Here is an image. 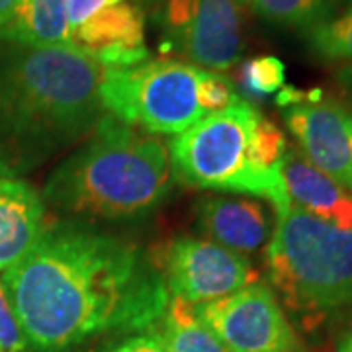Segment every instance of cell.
Listing matches in <instances>:
<instances>
[{"instance_id":"obj_1","label":"cell","mask_w":352,"mask_h":352,"mask_svg":"<svg viewBox=\"0 0 352 352\" xmlns=\"http://www.w3.org/2000/svg\"><path fill=\"white\" fill-rule=\"evenodd\" d=\"M0 282L39 352L67 351L110 329H149L170 300L161 268L139 247L73 223L45 226Z\"/></svg>"},{"instance_id":"obj_2","label":"cell","mask_w":352,"mask_h":352,"mask_svg":"<svg viewBox=\"0 0 352 352\" xmlns=\"http://www.w3.org/2000/svg\"><path fill=\"white\" fill-rule=\"evenodd\" d=\"M102 76L85 53L0 39V176L36 170L90 138L108 116Z\"/></svg>"},{"instance_id":"obj_3","label":"cell","mask_w":352,"mask_h":352,"mask_svg":"<svg viewBox=\"0 0 352 352\" xmlns=\"http://www.w3.org/2000/svg\"><path fill=\"white\" fill-rule=\"evenodd\" d=\"M168 147L106 116L43 188L51 208L71 215L126 219L151 212L170 190Z\"/></svg>"},{"instance_id":"obj_4","label":"cell","mask_w":352,"mask_h":352,"mask_svg":"<svg viewBox=\"0 0 352 352\" xmlns=\"http://www.w3.org/2000/svg\"><path fill=\"white\" fill-rule=\"evenodd\" d=\"M286 151V135L239 96L223 112L210 113L175 135L168 145L178 182L263 198L274 206L276 215L294 206L280 173Z\"/></svg>"},{"instance_id":"obj_5","label":"cell","mask_w":352,"mask_h":352,"mask_svg":"<svg viewBox=\"0 0 352 352\" xmlns=\"http://www.w3.org/2000/svg\"><path fill=\"white\" fill-rule=\"evenodd\" d=\"M266 268L292 309L325 315L352 307V229L289 206L278 214Z\"/></svg>"},{"instance_id":"obj_6","label":"cell","mask_w":352,"mask_h":352,"mask_svg":"<svg viewBox=\"0 0 352 352\" xmlns=\"http://www.w3.org/2000/svg\"><path fill=\"white\" fill-rule=\"evenodd\" d=\"M204 69L161 59L131 67H104L100 98L108 116L149 133L178 135L198 124Z\"/></svg>"},{"instance_id":"obj_7","label":"cell","mask_w":352,"mask_h":352,"mask_svg":"<svg viewBox=\"0 0 352 352\" xmlns=\"http://www.w3.org/2000/svg\"><path fill=\"white\" fill-rule=\"evenodd\" d=\"M196 314L227 352H303L274 292L264 284L196 305Z\"/></svg>"},{"instance_id":"obj_8","label":"cell","mask_w":352,"mask_h":352,"mask_svg":"<svg viewBox=\"0 0 352 352\" xmlns=\"http://www.w3.org/2000/svg\"><path fill=\"white\" fill-rule=\"evenodd\" d=\"M161 272L168 294L194 305L223 300L258 278L245 256L196 237L176 239L164 252Z\"/></svg>"},{"instance_id":"obj_9","label":"cell","mask_w":352,"mask_h":352,"mask_svg":"<svg viewBox=\"0 0 352 352\" xmlns=\"http://www.w3.org/2000/svg\"><path fill=\"white\" fill-rule=\"evenodd\" d=\"M286 126L309 163L352 194V112L321 90L284 108Z\"/></svg>"},{"instance_id":"obj_10","label":"cell","mask_w":352,"mask_h":352,"mask_svg":"<svg viewBox=\"0 0 352 352\" xmlns=\"http://www.w3.org/2000/svg\"><path fill=\"white\" fill-rule=\"evenodd\" d=\"M71 50L102 67H131L147 61L145 14L138 4L118 0L71 30Z\"/></svg>"},{"instance_id":"obj_11","label":"cell","mask_w":352,"mask_h":352,"mask_svg":"<svg viewBox=\"0 0 352 352\" xmlns=\"http://www.w3.org/2000/svg\"><path fill=\"white\" fill-rule=\"evenodd\" d=\"M168 45L214 71L233 67L243 47L239 4L235 0H198L188 22L170 36Z\"/></svg>"},{"instance_id":"obj_12","label":"cell","mask_w":352,"mask_h":352,"mask_svg":"<svg viewBox=\"0 0 352 352\" xmlns=\"http://www.w3.org/2000/svg\"><path fill=\"white\" fill-rule=\"evenodd\" d=\"M196 223L208 241L241 256L256 252L270 237V217L252 198H206L196 208Z\"/></svg>"},{"instance_id":"obj_13","label":"cell","mask_w":352,"mask_h":352,"mask_svg":"<svg viewBox=\"0 0 352 352\" xmlns=\"http://www.w3.org/2000/svg\"><path fill=\"white\" fill-rule=\"evenodd\" d=\"M280 173L294 206L298 204L303 212L340 229H352L351 192L314 166L298 149L286 151Z\"/></svg>"},{"instance_id":"obj_14","label":"cell","mask_w":352,"mask_h":352,"mask_svg":"<svg viewBox=\"0 0 352 352\" xmlns=\"http://www.w3.org/2000/svg\"><path fill=\"white\" fill-rule=\"evenodd\" d=\"M45 206L24 180L0 176V272L24 258L45 229Z\"/></svg>"},{"instance_id":"obj_15","label":"cell","mask_w":352,"mask_h":352,"mask_svg":"<svg viewBox=\"0 0 352 352\" xmlns=\"http://www.w3.org/2000/svg\"><path fill=\"white\" fill-rule=\"evenodd\" d=\"M0 39L32 47L71 50L67 0H20L10 20L0 28Z\"/></svg>"},{"instance_id":"obj_16","label":"cell","mask_w":352,"mask_h":352,"mask_svg":"<svg viewBox=\"0 0 352 352\" xmlns=\"http://www.w3.org/2000/svg\"><path fill=\"white\" fill-rule=\"evenodd\" d=\"M159 333L166 352H227L210 327L201 323L194 303L170 296L166 311L159 319Z\"/></svg>"},{"instance_id":"obj_17","label":"cell","mask_w":352,"mask_h":352,"mask_svg":"<svg viewBox=\"0 0 352 352\" xmlns=\"http://www.w3.org/2000/svg\"><path fill=\"white\" fill-rule=\"evenodd\" d=\"M305 41L319 59L352 65V2L342 12L305 30Z\"/></svg>"},{"instance_id":"obj_18","label":"cell","mask_w":352,"mask_h":352,"mask_svg":"<svg viewBox=\"0 0 352 352\" xmlns=\"http://www.w3.org/2000/svg\"><path fill=\"white\" fill-rule=\"evenodd\" d=\"M251 4L266 22L305 32L333 16L337 0H251Z\"/></svg>"},{"instance_id":"obj_19","label":"cell","mask_w":352,"mask_h":352,"mask_svg":"<svg viewBox=\"0 0 352 352\" xmlns=\"http://www.w3.org/2000/svg\"><path fill=\"white\" fill-rule=\"evenodd\" d=\"M286 65L274 55L254 57L241 65L239 87L249 98H266L284 87Z\"/></svg>"},{"instance_id":"obj_20","label":"cell","mask_w":352,"mask_h":352,"mask_svg":"<svg viewBox=\"0 0 352 352\" xmlns=\"http://www.w3.org/2000/svg\"><path fill=\"white\" fill-rule=\"evenodd\" d=\"M237 98L231 82L223 76L206 71L200 80V106L206 116L223 112Z\"/></svg>"},{"instance_id":"obj_21","label":"cell","mask_w":352,"mask_h":352,"mask_svg":"<svg viewBox=\"0 0 352 352\" xmlns=\"http://www.w3.org/2000/svg\"><path fill=\"white\" fill-rule=\"evenodd\" d=\"M30 349L0 282V352H25Z\"/></svg>"},{"instance_id":"obj_22","label":"cell","mask_w":352,"mask_h":352,"mask_svg":"<svg viewBox=\"0 0 352 352\" xmlns=\"http://www.w3.org/2000/svg\"><path fill=\"white\" fill-rule=\"evenodd\" d=\"M118 0H67V20L69 28L73 30L76 25L85 24L94 14H98L102 8L110 6Z\"/></svg>"},{"instance_id":"obj_23","label":"cell","mask_w":352,"mask_h":352,"mask_svg":"<svg viewBox=\"0 0 352 352\" xmlns=\"http://www.w3.org/2000/svg\"><path fill=\"white\" fill-rule=\"evenodd\" d=\"M104 352H166V349L157 337L145 335V337H131V339L124 340L118 346Z\"/></svg>"},{"instance_id":"obj_24","label":"cell","mask_w":352,"mask_h":352,"mask_svg":"<svg viewBox=\"0 0 352 352\" xmlns=\"http://www.w3.org/2000/svg\"><path fill=\"white\" fill-rule=\"evenodd\" d=\"M18 4H20V0H0V28L10 20Z\"/></svg>"},{"instance_id":"obj_25","label":"cell","mask_w":352,"mask_h":352,"mask_svg":"<svg viewBox=\"0 0 352 352\" xmlns=\"http://www.w3.org/2000/svg\"><path fill=\"white\" fill-rule=\"evenodd\" d=\"M339 80L342 82L344 90H346V92H349V94L352 96V67H346V69L340 73Z\"/></svg>"},{"instance_id":"obj_26","label":"cell","mask_w":352,"mask_h":352,"mask_svg":"<svg viewBox=\"0 0 352 352\" xmlns=\"http://www.w3.org/2000/svg\"><path fill=\"white\" fill-rule=\"evenodd\" d=\"M337 352H352V331L340 337L337 342Z\"/></svg>"},{"instance_id":"obj_27","label":"cell","mask_w":352,"mask_h":352,"mask_svg":"<svg viewBox=\"0 0 352 352\" xmlns=\"http://www.w3.org/2000/svg\"><path fill=\"white\" fill-rule=\"evenodd\" d=\"M133 4H155V2H161V0H131Z\"/></svg>"},{"instance_id":"obj_28","label":"cell","mask_w":352,"mask_h":352,"mask_svg":"<svg viewBox=\"0 0 352 352\" xmlns=\"http://www.w3.org/2000/svg\"><path fill=\"white\" fill-rule=\"evenodd\" d=\"M237 4H251V0H235Z\"/></svg>"},{"instance_id":"obj_29","label":"cell","mask_w":352,"mask_h":352,"mask_svg":"<svg viewBox=\"0 0 352 352\" xmlns=\"http://www.w3.org/2000/svg\"><path fill=\"white\" fill-rule=\"evenodd\" d=\"M339 2H342V0H337V4H339Z\"/></svg>"}]
</instances>
